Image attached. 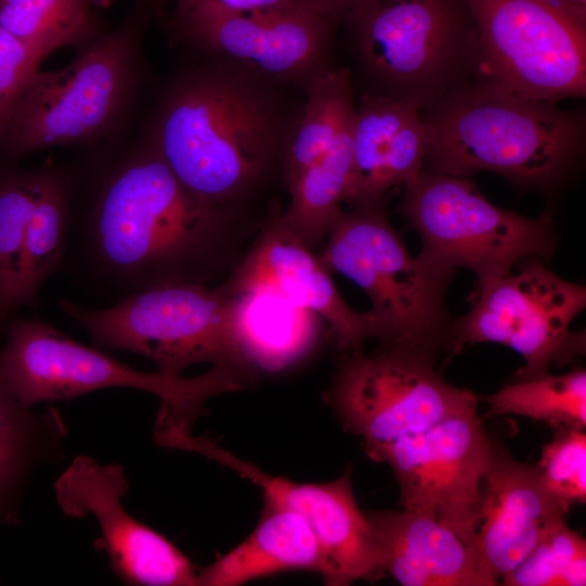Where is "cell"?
<instances>
[{"label":"cell","mask_w":586,"mask_h":586,"mask_svg":"<svg viewBox=\"0 0 586 586\" xmlns=\"http://www.w3.org/2000/svg\"><path fill=\"white\" fill-rule=\"evenodd\" d=\"M302 118L284 149L285 181L320 157L354 123L356 105L346 68L327 69L307 82Z\"/></svg>","instance_id":"484cf974"},{"label":"cell","mask_w":586,"mask_h":586,"mask_svg":"<svg viewBox=\"0 0 586 586\" xmlns=\"http://www.w3.org/2000/svg\"><path fill=\"white\" fill-rule=\"evenodd\" d=\"M382 570L404 586H487L472 549L432 514L366 512Z\"/></svg>","instance_id":"ffe728a7"},{"label":"cell","mask_w":586,"mask_h":586,"mask_svg":"<svg viewBox=\"0 0 586 586\" xmlns=\"http://www.w3.org/2000/svg\"><path fill=\"white\" fill-rule=\"evenodd\" d=\"M113 0H0V26L42 60L63 47L84 48L99 34Z\"/></svg>","instance_id":"d4e9b609"},{"label":"cell","mask_w":586,"mask_h":586,"mask_svg":"<svg viewBox=\"0 0 586 586\" xmlns=\"http://www.w3.org/2000/svg\"><path fill=\"white\" fill-rule=\"evenodd\" d=\"M336 20L311 10H230L196 3L175 10L171 24L199 47L244 69L308 82L324 66Z\"/></svg>","instance_id":"9a60e30c"},{"label":"cell","mask_w":586,"mask_h":586,"mask_svg":"<svg viewBox=\"0 0 586 586\" xmlns=\"http://www.w3.org/2000/svg\"><path fill=\"white\" fill-rule=\"evenodd\" d=\"M67 435L54 407L30 412L13 394L0 369V519L12 520L15 500L33 470L58 462Z\"/></svg>","instance_id":"603a6c76"},{"label":"cell","mask_w":586,"mask_h":586,"mask_svg":"<svg viewBox=\"0 0 586 586\" xmlns=\"http://www.w3.org/2000/svg\"><path fill=\"white\" fill-rule=\"evenodd\" d=\"M341 22L371 88L365 94L423 109L486 75L466 0H362Z\"/></svg>","instance_id":"277c9868"},{"label":"cell","mask_w":586,"mask_h":586,"mask_svg":"<svg viewBox=\"0 0 586 586\" xmlns=\"http://www.w3.org/2000/svg\"><path fill=\"white\" fill-rule=\"evenodd\" d=\"M196 3H212L230 10L304 9L318 12L309 0H176L175 10H182Z\"/></svg>","instance_id":"1f68e13d"},{"label":"cell","mask_w":586,"mask_h":586,"mask_svg":"<svg viewBox=\"0 0 586 586\" xmlns=\"http://www.w3.org/2000/svg\"><path fill=\"white\" fill-rule=\"evenodd\" d=\"M315 9L323 15L341 22L344 15L362 0H309Z\"/></svg>","instance_id":"d6a6232c"},{"label":"cell","mask_w":586,"mask_h":586,"mask_svg":"<svg viewBox=\"0 0 586 586\" xmlns=\"http://www.w3.org/2000/svg\"><path fill=\"white\" fill-rule=\"evenodd\" d=\"M130 484L124 467L79 455L54 483L58 505L71 518L93 517L100 528L94 548L127 585L196 586L198 569L164 535L131 517L123 506Z\"/></svg>","instance_id":"2e32d148"},{"label":"cell","mask_w":586,"mask_h":586,"mask_svg":"<svg viewBox=\"0 0 586 586\" xmlns=\"http://www.w3.org/2000/svg\"><path fill=\"white\" fill-rule=\"evenodd\" d=\"M41 188L29 216L18 263L15 307L34 306L44 281L62 268L69 215V174L44 164Z\"/></svg>","instance_id":"cb8c5ba5"},{"label":"cell","mask_w":586,"mask_h":586,"mask_svg":"<svg viewBox=\"0 0 586 586\" xmlns=\"http://www.w3.org/2000/svg\"><path fill=\"white\" fill-rule=\"evenodd\" d=\"M58 305L97 347L144 356L161 373L178 377L192 365L211 364L254 379L238 358L230 295L220 285L181 281L127 295L104 308L66 297H60Z\"/></svg>","instance_id":"ba28073f"},{"label":"cell","mask_w":586,"mask_h":586,"mask_svg":"<svg viewBox=\"0 0 586 586\" xmlns=\"http://www.w3.org/2000/svg\"><path fill=\"white\" fill-rule=\"evenodd\" d=\"M42 59L0 26V136Z\"/></svg>","instance_id":"4dcf8cb0"},{"label":"cell","mask_w":586,"mask_h":586,"mask_svg":"<svg viewBox=\"0 0 586 586\" xmlns=\"http://www.w3.org/2000/svg\"><path fill=\"white\" fill-rule=\"evenodd\" d=\"M544 487L568 512L586 501V434L581 429H559L534 464Z\"/></svg>","instance_id":"f546056e"},{"label":"cell","mask_w":586,"mask_h":586,"mask_svg":"<svg viewBox=\"0 0 586 586\" xmlns=\"http://www.w3.org/2000/svg\"><path fill=\"white\" fill-rule=\"evenodd\" d=\"M485 73L523 97L586 94V21L551 0H466Z\"/></svg>","instance_id":"7c38bea8"},{"label":"cell","mask_w":586,"mask_h":586,"mask_svg":"<svg viewBox=\"0 0 586 586\" xmlns=\"http://www.w3.org/2000/svg\"><path fill=\"white\" fill-rule=\"evenodd\" d=\"M149 7L142 0L120 27L98 36L65 67L33 75L0 136L2 161L93 141L117 124L135 88Z\"/></svg>","instance_id":"52a82bcc"},{"label":"cell","mask_w":586,"mask_h":586,"mask_svg":"<svg viewBox=\"0 0 586 586\" xmlns=\"http://www.w3.org/2000/svg\"><path fill=\"white\" fill-rule=\"evenodd\" d=\"M239 214L190 191L149 143L69 205L62 268L119 300L157 285L220 276L241 241Z\"/></svg>","instance_id":"6da1fadb"},{"label":"cell","mask_w":586,"mask_h":586,"mask_svg":"<svg viewBox=\"0 0 586 586\" xmlns=\"http://www.w3.org/2000/svg\"><path fill=\"white\" fill-rule=\"evenodd\" d=\"M0 369L13 394L28 408L104 388L148 392L161 402L154 433L192 431L207 399L245 387L241 375L220 367L194 377L137 370L35 318L8 322Z\"/></svg>","instance_id":"5b68a950"},{"label":"cell","mask_w":586,"mask_h":586,"mask_svg":"<svg viewBox=\"0 0 586 586\" xmlns=\"http://www.w3.org/2000/svg\"><path fill=\"white\" fill-rule=\"evenodd\" d=\"M170 447L199 453L228 467L256 485L265 502L300 514L321 546L326 585L347 586L384 576L368 518L353 493L349 469L329 482L302 483L266 473L218 443L192 432L175 436Z\"/></svg>","instance_id":"5bb4252c"},{"label":"cell","mask_w":586,"mask_h":586,"mask_svg":"<svg viewBox=\"0 0 586 586\" xmlns=\"http://www.w3.org/2000/svg\"><path fill=\"white\" fill-rule=\"evenodd\" d=\"M566 512L544 487L535 466L496 444L481 485L473 555L487 586L497 585Z\"/></svg>","instance_id":"ac0fdd59"},{"label":"cell","mask_w":586,"mask_h":586,"mask_svg":"<svg viewBox=\"0 0 586 586\" xmlns=\"http://www.w3.org/2000/svg\"><path fill=\"white\" fill-rule=\"evenodd\" d=\"M228 294L234 348L255 379L292 368L319 342L324 321L317 314L265 291Z\"/></svg>","instance_id":"44dd1931"},{"label":"cell","mask_w":586,"mask_h":586,"mask_svg":"<svg viewBox=\"0 0 586 586\" xmlns=\"http://www.w3.org/2000/svg\"><path fill=\"white\" fill-rule=\"evenodd\" d=\"M422 241L420 255L444 269L471 270L477 284L556 249L548 212L528 218L491 203L466 177L421 169L404 183L399 207Z\"/></svg>","instance_id":"9c48e42d"},{"label":"cell","mask_w":586,"mask_h":586,"mask_svg":"<svg viewBox=\"0 0 586 586\" xmlns=\"http://www.w3.org/2000/svg\"><path fill=\"white\" fill-rule=\"evenodd\" d=\"M577 18L586 21V0H551Z\"/></svg>","instance_id":"836d02e7"},{"label":"cell","mask_w":586,"mask_h":586,"mask_svg":"<svg viewBox=\"0 0 586 586\" xmlns=\"http://www.w3.org/2000/svg\"><path fill=\"white\" fill-rule=\"evenodd\" d=\"M321 577L326 561L309 524L297 513L264 502L256 526L240 544L198 570L196 586H240L289 571Z\"/></svg>","instance_id":"7402d4cb"},{"label":"cell","mask_w":586,"mask_h":586,"mask_svg":"<svg viewBox=\"0 0 586 586\" xmlns=\"http://www.w3.org/2000/svg\"><path fill=\"white\" fill-rule=\"evenodd\" d=\"M506 586H585L586 542L562 522L502 579Z\"/></svg>","instance_id":"f1b7e54d"},{"label":"cell","mask_w":586,"mask_h":586,"mask_svg":"<svg viewBox=\"0 0 586 586\" xmlns=\"http://www.w3.org/2000/svg\"><path fill=\"white\" fill-rule=\"evenodd\" d=\"M487 417L513 415L544 422L556 430L586 425V371L575 368L565 374L549 373L513 380L486 396Z\"/></svg>","instance_id":"4316f807"},{"label":"cell","mask_w":586,"mask_h":586,"mask_svg":"<svg viewBox=\"0 0 586 586\" xmlns=\"http://www.w3.org/2000/svg\"><path fill=\"white\" fill-rule=\"evenodd\" d=\"M220 286L228 293H273L317 314L345 352H362L365 342L372 337L370 313L349 307L319 256L276 218L258 233Z\"/></svg>","instance_id":"e0dca14e"},{"label":"cell","mask_w":586,"mask_h":586,"mask_svg":"<svg viewBox=\"0 0 586 586\" xmlns=\"http://www.w3.org/2000/svg\"><path fill=\"white\" fill-rule=\"evenodd\" d=\"M280 143L276 102L250 77L225 73L180 82L151 142L190 191L235 211L267 177Z\"/></svg>","instance_id":"3957f363"},{"label":"cell","mask_w":586,"mask_h":586,"mask_svg":"<svg viewBox=\"0 0 586 586\" xmlns=\"http://www.w3.org/2000/svg\"><path fill=\"white\" fill-rule=\"evenodd\" d=\"M43 165L0 169V323L16 309L14 292L26 226L38 198Z\"/></svg>","instance_id":"83f0119b"},{"label":"cell","mask_w":586,"mask_h":586,"mask_svg":"<svg viewBox=\"0 0 586 586\" xmlns=\"http://www.w3.org/2000/svg\"><path fill=\"white\" fill-rule=\"evenodd\" d=\"M423 170L466 177L489 171L513 184L547 189L579 157L585 114L523 97L484 75L424 106Z\"/></svg>","instance_id":"7a4b0ae2"},{"label":"cell","mask_w":586,"mask_h":586,"mask_svg":"<svg viewBox=\"0 0 586 586\" xmlns=\"http://www.w3.org/2000/svg\"><path fill=\"white\" fill-rule=\"evenodd\" d=\"M495 446L475 409L366 454L391 467L404 509L432 514L473 551L481 485Z\"/></svg>","instance_id":"4fadbf2b"},{"label":"cell","mask_w":586,"mask_h":586,"mask_svg":"<svg viewBox=\"0 0 586 586\" xmlns=\"http://www.w3.org/2000/svg\"><path fill=\"white\" fill-rule=\"evenodd\" d=\"M324 251L326 268L360 286L371 301L372 337L434 361L448 348L451 323L445 308L454 273L420 254L412 257L387 219L384 204L341 209L332 220Z\"/></svg>","instance_id":"8992f818"},{"label":"cell","mask_w":586,"mask_h":586,"mask_svg":"<svg viewBox=\"0 0 586 586\" xmlns=\"http://www.w3.org/2000/svg\"><path fill=\"white\" fill-rule=\"evenodd\" d=\"M146 1L148 3H150L151 5H154L155 2H158L160 0H144Z\"/></svg>","instance_id":"e575fe53"},{"label":"cell","mask_w":586,"mask_h":586,"mask_svg":"<svg viewBox=\"0 0 586 586\" xmlns=\"http://www.w3.org/2000/svg\"><path fill=\"white\" fill-rule=\"evenodd\" d=\"M585 306V286L557 276L539 257L524 258L477 284L471 309L451 323L448 349L457 354L464 345L498 343L525 361L514 380L542 377L552 365L584 354V332L570 326Z\"/></svg>","instance_id":"30bf717a"},{"label":"cell","mask_w":586,"mask_h":586,"mask_svg":"<svg viewBox=\"0 0 586 586\" xmlns=\"http://www.w3.org/2000/svg\"><path fill=\"white\" fill-rule=\"evenodd\" d=\"M415 103L364 94L353 125V164L345 202L351 208L385 203L386 195L418 174L426 131Z\"/></svg>","instance_id":"d6986e66"},{"label":"cell","mask_w":586,"mask_h":586,"mask_svg":"<svg viewBox=\"0 0 586 586\" xmlns=\"http://www.w3.org/2000/svg\"><path fill=\"white\" fill-rule=\"evenodd\" d=\"M348 354L323 400L345 431L362 438L365 451L477 407L470 390L448 383L426 357L386 347Z\"/></svg>","instance_id":"8fae6325"}]
</instances>
